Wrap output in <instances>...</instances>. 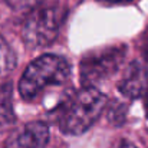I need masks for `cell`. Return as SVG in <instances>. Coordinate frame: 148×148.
I'll list each match as a JSON object with an SVG mask.
<instances>
[{"label":"cell","instance_id":"1","mask_svg":"<svg viewBox=\"0 0 148 148\" xmlns=\"http://www.w3.org/2000/svg\"><path fill=\"white\" fill-rule=\"evenodd\" d=\"M106 97L95 86H84L66 99L58 109V124L63 134L81 135L88 131L101 116Z\"/></svg>","mask_w":148,"mask_h":148},{"label":"cell","instance_id":"2","mask_svg":"<svg viewBox=\"0 0 148 148\" xmlns=\"http://www.w3.org/2000/svg\"><path fill=\"white\" fill-rule=\"evenodd\" d=\"M69 75L71 65L65 58L52 53L43 55L23 72L19 82V94L25 101H33L46 88L63 85Z\"/></svg>","mask_w":148,"mask_h":148},{"label":"cell","instance_id":"3","mask_svg":"<svg viewBox=\"0 0 148 148\" xmlns=\"http://www.w3.org/2000/svg\"><path fill=\"white\" fill-rule=\"evenodd\" d=\"M65 19V12L55 6H38L26 17L22 36L25 43L32 48H43L50 45L60 29V25Z\"/></svg>","mask_w":148,"mask_h":148},{"label":"cell","instance_id":"4","mask_svg":"<svg viewBox=\"0 0 148 148\" xmlns=\"http://www.w3.org/2000/svg\"><path fill=\"white\" fill-rule=\"evenodd\" d=\"M127 56V46H106L102 49L89 52L81 60V81L84 86H94L111 75H114Z\"/></svg>","mask_w":148,"mask_h":148},{"label":"cell","instance_id":"5","mask_svg":"<svg viewBox=\"0 0 148 148\" xmlns=\"http://www.w3.org/2000/svg\"><path fill=\"white\" fill-rule=\"evenodd\" d=\"M48 141V125L42 121H33L14 131L7 138L4 148H46Z\"/></svg>","mask_w":148,"mask_h":148},{"label":"cell","instance_id":"6","mask_svg":"<svg viewBox=\"0 0 148 148\" xmlns=\"http://www.w3.org/2000/svg\"><path fill=\"white\" fill-rule=\"evenodd\" d=\"M122 95L128 98H140L148 88V71L141 62H132L124 72L118 85Z\"/></svg>","mask_w":148,"mask_h":148},{"label":"cell","instance_id":"7","mask_svg":"<svg viewBox=\"0 0 148 148\" xmlns=\"http://www.w3.org/2000/svg\"><path fill=\"white\" fill-rule=\"evenodd\" d=\"M16 122V115L13 111V94L12 84L0 85V132L7 131Z\"/></svg>","mask_w":148,"mask_h":148},{"label":"cell","instance_id":"8","mask_svg":"<svg viewBox=\"0 0 148 148\" xmlns=\"http://www.w3.org/2000/svg\"><path fill=\"white\" fill-rule=\"evenodd\" d=\"M16 68V55L13 49L0 38V78L9 75Z\"/></svg>","mask_w":148,"mask_h":148},{"label":"cell","instance_id":"9","mask_svg":"<svg viewBox=\"0 0 148 148\" xmlns=\"http://www.w3.org/2000/svg\"><path fill=\"white\" fill-rule=\"evenodd\" d=\"M127 116V106L122 102L114 101V103L109 105L108 108V121L112 125H122Z\"/></svg>","mask_w":148,"mask_h":148},{"label":"cell","instance_id":"10","mask_svg":"<svg viewBox=\"0 0 148 148\" xmlns=\"http://www.w3.org/2000/svg\"><path fill=\"white\" fill-rule=\"evenodd\" d=\"M140 46H141L143 56L148 60V29H145V32H144L143 36H141V43H140Z\"/></svg>","mask_w":148,"mask_h":148},{"label":"cell","instance_id":"11","mask_svg":"<svg viewBox=\"0 0 148 148\" xmlns=\"http://www.w3.org/2000/svg\"><path fill=\"white\" fill-rule=\"evenodd\" d=\"M6 1L14 9H25L33 3V0H6Z\"/></svg>","mask_w":148,"mask_h":148},{"label":"cell","instance_id":"12","mask_svg":"<svg viewBox=\"0 0 148 148\" xmlns=\"http://www.w3.org/2000/svg\"><path fill=\"white\" fill-rule=\"evenodd\" d=\"M112 148H137L134 144H131V143H128V141H125V140H121V141H118L115 145Z\"/></svg>","mask_w":148,"mask_h":148},{"label":"cell","instance_id":"13","mask_svg":"<svg viewBox=\"0 0 148 148\" xmlns=\"http://www.w3.org/2000/svg\"><path fill=\"white\" fill-rule=\"evenodd\" d=\"M103 3H111V4H122V3H130L131 0H99Z\"/></svg>","mask_w":148,"mask_h":148},{"label":"cell","instance_id":"14","mask_svg":"<svg viewBox=\"0 0 148 148\" xmlns=\"http://www.w3.org/2000/svg\"><path fill=\"white\" fill-rule=\"evenodd\" d=\"M144 106H145V114H147V116H148V88H147V91H145V102H144Z\"/></svg>","mask_w":148,"mask_h":148}]
</instances>
